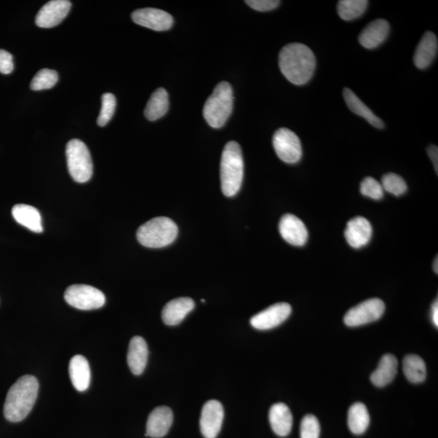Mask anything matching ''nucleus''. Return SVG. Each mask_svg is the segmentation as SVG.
Listing matches in <instances>:
<instances>
[{
  "label": "nucleus",
  "mask_w": 438,
  "mask_h": 438,
  "mask_svg": "<svg viewBox=\"0 0 438 438\" xmlns=\"http://www.w3.org/2000/svg\"><path fill=\"white\" fill-rule=\"evenodd\" d=\"M279 66L283 76L290 83L302 86L312 77L316 68V58L307 46L290 43L281 50Z\"/></svg>",
  "instance_id": "1"
},
{
  "label": "nucleus",
  "mask_w": 438,
  "mask_h": 438,
  "mask_svg": "<svg viewBox=\"0 0 438 438\" xmlns=\"http://www.w3.org/2000/svg\"><path fill=\"white\" fill-rule=\"evenodd\" d=\"M39 384L37 378L25 375L9 389L4 403V417L10 422H20L31 412L38 397Z\"/></svg>",
  "instance_id": "2"
},
{
  "label": "nucleus",
  "mask_w": 438,
  "mask_h": 438,
  "mask_svg": "<svg viewBox=\"0 0 438 438\" xmlns=\"http://www.w3.org/2000/svg\"><path fill=\"white\" fill-rule=\"evenodd\" d=\"M220 178L226 197L237 195L243 179V159L241 146L236 141H230L224 147L221 159Z\"/></svg>",
  "instance_id": "3"
},
{
  "label": "nucleus",
  "mask_w": 438,
  "mask_h": 438,
  "mask_svg": "<svg viewBox=\"0 0 438 438\" xmlns=\"http://www.w3.org/2000/svg\"><path fill=\"white\" fill-rule=\"evenodd\" d=\"M233 90L229 83L223 81L215 87L206 100L203 115L212 128H222L227 122L233 109Z\"/></svg>",
  "instance_id": "4"
},
{
  "label": "nucleus",
  "mask_w": 438,
  "mask_h": 438,
  "mask_svg": "<svg viewBox=\"0 0 438 438\" xmlns=\"http://www.w3.org/2000/svg\"><path fill=\"white\" fill-rule=\"evenodd\" d=\"M178 236V228L167 217H158L141 226L137 238L143 246L159 248L170 246Z\"/></svg>",
  "instance_id": "5"
},
{
  "label": "nucleus",
  "mask_w": 438,
  "mask_h": 438,
  "mask_svg": "<svg viewBox=\"0 0 438 438\" xmlns=\"http://www.w3.org/2000/svg\"><path fill=\"white\" fill-rule=\"evenodd\" d=\"M68 169L73 181L77 183L89 181L93 175V162L89 149L84 142L78 139L69 141L66 147Z\"/></svg>",
  "instance_id": "6"
},
{
  "label": "nucleus",
  "mask_w": 438,
  "mask_h": 438,
  "mask_svg": "<svg viewBox=\"0 0 438 438\" xmlns=\"http://www.w3.org/2000/svg\"><path fill=\"white\" fill-rule=\"evenodd\" d=\"M66 302L81 310H98L106 302L104 294L92 286L85 284L72 285L64 293Z\"/></svg>",
  "instance_id": "7"
},
{
  "label": "nucleus",
  "mask_w": 438,
  "mask_h": 438,
  "mask_svg": "<svg viewBox=\"0 0 438 438\" xmlns=\"http://www.w3.org/2000/svg\"><path fill=\"white\" fill-rule=\"evenodd\" d=\"M385 312V303L380 299L373 298L359 303L346 313L344 323L357 327L379 320Z\"/></svg>",
  "instance_id": "8"
},
{
  "label": "nucleus",
  "mask_w": 438,
  "mask_h": 438,
  "mask_svg": "<svg viewBox=\"0 0 438 438\" xmlns=\"http://www.w3.org/2000/svg\"><path fill=\"white\" fill-rule=\"evenodd\" d=\"M276 155L284 163H297L301 159L302 147L296 133L288 128H279L273 137Z\"/></svg>",
  "instance_id": "9"
},
{
  "label": "nucleus",
  "mask_w": 438,
  "mask_h": 438,
  "mask_svg": "<svg viewBox=\"0 0 438 438\" xmlns=\"http://www.w3.org/2000/svg\"><path fill=\"white\" fill-rule=\"evenodd\" d=\"M290 313H292V307L289 303H275L252 317L250 321L251 325L253 328L259 330L273 329L287 320Z\"/></svg>",
  "instance_id": "10"
},
{
  "label": "nucleus",
  "mask_w": 438,
  "mask_h": 438,
  "mask_svg": "<svg viewBox=\"0 0 438 438\" xmlns=\"http://www.w3.org/2000/svg\"><path fill=\"white\" fill-rule=\"evenodd\" d=\"M224 410L222 404L217 400H210L203 406L200 428L206 438H216L222 428Z\"/></svg>",
  "instance_id": "11"
},
{
  "label": "nucleus",
  "mask_w": 438,
  "mask_h": 438,
  "mask_svg": "<svg viewBox=\"0 0 438 438\" xmlns=\"http://www.w3.org/2000/svg\"><path fill=\"white\" fill-rule=\"evenodd\" d=\"M132 19L137 25L155 31L168 30L174 22L168 12L151 8L137 9L132 12Z\"/></svg>",
  "instance_id": "12"
},
{
  "label": "nucleus",
  "mask_w": 438,
  "mask_h": 438,
  "mask_svg": "<svg viewBox=\"0 0 438 438\" xmlns=\"http://www.w3.org/2000/svg\"><path fill=\"white\" fill-rule=\"evenodd\" d=\"M70 8L71 2L68 0H52L40 9L36 17V25L44 29L57 26L67 17Z\"/></svg>",
  "instance_id": "13"
},
{
  "label": "nucleus",
  "mask_w": 438,
  "mask_h": 438,
  "mask_svg": "<svg viewBox=\"0 0 438 438\" xmlns=\"http://www.w3.org/2000/svg\"><path fill=\"white\" fill-rule=\"evenodd\" d=\"M279 232L284 241L294 246H303L308 237L306 225L297 216L285 215L279 223Z\"/></svg>",
  "instance_id": "14"
},
{
  "label": "nucleus",
  "mask_w": 438,
  "mask_h": 438,
  "mask_svg": "<svg viewBox=\"0 0 438 438\" xmlns=\"http://www.w3.org/2000/svg\"><path fill=\"white\" fill-rule=\"evenodd\" d=\"M372 225L364 217H356L350 219L345 230V238L350 247L361 248L367 246L372 238Z\"/></svg>",
  "instance_id": "15"
},
{
  "label": "nucleus",
  "mask_w": 438,
  "mask_h": 438,
  "mask_svg": "<svg viewBox=\"0 0 438 438\" xmlns=\"http://www.w3.org/2000/svg\"><path fill=\"white\" fill-rule=\"evenodd\" d=\"M173 423V413L168 407L156 408L146 423V436L161 438L168 435Z\"/></svg>",
  "instance_id": "16"
},
{
  "label": "nucleus",
  "mask_w": 438,
  "mask_h": 438,
  "mask_svg": "<svg viewBox=\"0 0 438 438\" xmlns=\"http://www.w3.org/2000/svg\"><path fill=\"white\" fill-rule=\"evenodd\" d=\"M390 34L388 21L377 19L372 21L359 36V43L366 49H375L384 43Z\"/></svg>",
  "instance_id": "17"
},
{
  "label": "nucleus",
  "mask_w": 438,
  "mask_h": 438,
  "mask_svg": "<svg viewBox=\"0 0 438 438\" xmlns=\"http://www.w3.org/2000/svg\"><path fill=\"white\" fill-rule=\"evenodd\" d=\"M149 350L146 340L141 336L133 337L129 344L127 361L129 368L135 375L144 372L148 361Z\"/></svg>",
  "instance_id": "18"
},
{
  "label": "nucleus",
  "mask_w": 438,
  "mask_h": 438,
  "mask_svg": "<svg viewBox=\"0 0 438 438\" xmlns=\"http://www.w3.org/2000/svg\"><path fill=\"white\" fill-rule=\"evenodd\" d=\"M195 303L191 298L181 297L173 299L166 304L162 312L163 321L166 325L181 324L189 312L193 310Z\"/></svg>",
  "instance_id": "19"
},
{
  "label": "nucleus",
  "mask_w": 438,
  "mask_h": 438,
  "mask_svg": "<svg viewBox=\"0 0 438 438\" xmlns=\"http://www.w3.org/2000/svg\"><path fill=\"white\" fill-rule=\"evenodd\" d=\"M437 39L432 32H426L422 37L414 54V63L419 69L430 66L437 53Z\"/></svg>",
  "instance_id": "20"
},
{
  "label": "nucleus",
  "mask_w": 438,
  "mask_h": 438,
  "mask_svg": "<svg viewBox=\"0 0 438 438\" xmlns=\"http://www.w3.org/2000/svg\"><path fill=\"white\" fill-rule=\"evenodd\" d=\"M69 376L74 388L78 391H85L89 388L90 384V368L87 359L77 355L69 363Z\"/></svg>",
  "instance_id": "21"
},
{
  "label": "nucleus",
  "mask_w": 438,
  "mask_h": 438,
  "mask_svg": "<svg viewBox=\"0 0 438 438\" xmlns=\"http://www.w3.org/2000/svg\"><path fill=\"white\" fill-rule=\"evenodd\" d=\"M269 419L272 430L279 437H286L292 431L293 425L292 414L284 404L272 406Z\"/></svg>",
  "instance_id": "22"
},
{
  "label": "nucleus",
  "mask_w": 438,
  "mask_h": 438,
  "mask_svg": "<svg viewBox=\"0 0 438 438\" xmlns=\"http://www.w3.org/2000/svg\"><path fill=\"white\" fill-rule=\"evenodd\" d=\"M398 371V359L394 355L382 357L376 370L372 373L370 380L377 387H384L395 379Z\"/></svg>",
  "instance_id": "23"
},
{
  "label": "nucleus",
  "mask_w": 438,
  "mask_h": 438,
  "mask_svg": "<svg viewBox=\"0 0 438 438\" xmlns=\"http://www.w3.org/2000/svg\"><path fill=\"white\" fill-rule=\"evenodd\" d=\"M12 214L18 223L36 233L43 232L41 216L34 207L25 204L14 206Z\"/></svg>",
  "instance_id": "24"
},
{
  "label": "nucleus",
  "mask_w": 438,
  "mask_h": 438,
  "mask_svg": "<svg viewBox=\"0 0 438 438\" xmlns=\"http://www.w3.org/2000/svg\"><path fill=\"white\" fill-rule=\"evenodd\" d=\"M344 98L348 108L352 110V112L366 119L373 127L379 129L384 128V121H382L380 118H378L377 115L358 98L357 94H355L352 90L348 89V88H345L344 90Z\"/></svg>",
  "instance_id": "25"
},
{
  "label": "nucleus",
  "mask_w": 438,
  "mask_h": 438,
  "mask_svg": "<svg viewBox=\"0 0 438 438\" xmlns=\"http://www.w3.org/2000/svg\"><path fill=\"white\" fill-rule=\"evenodd\" d=\"M168 109V93L163 88H159L152 94L145 109V117L150 121H155L164 117Z\"/></svg>",
  "instance_id": "26"
},
{
  "label": "nucleus",
  "mask_w": 438,
  "mask_h": 438,
  "mask_svg": "<svg viewBox=\"0 0 438 438\" xmlns=\"http://www.w3.org/2000/svg\"><path fill=\"white\" fill-rule=\"evenodd\" d=\"M348 424L349 430L354 435H363L370 424V417L366 406L362 403L353 404L349 409Z\"/></svg>",
  "instance_id": "27"
},
{
  "label": "nucleus",
  "mask_w": 438,
  "mask_h": 438,
  "mask_svg": "<svg viewBox=\"0 0 438 438\" xmlns=\"http://www.w3.org/2000/svg\"><path fill=\"white\" fill-rule=\"evenodd\" d=\"M404 372L406 377L412 384H421L427 376L425 361L417 355H408L403 361Z\"/></svg>",
  "instance_id": "28"
},
{
  "label": "nucleus",
  "mask_w": 438,
  "mask_h": 438,
  "mask_svg": "<svg viewBox=\"0 0 438 438\" xmlns=\"http://www.w3.org/2000/svg\"><path fill=\"white\" fill-rule=\"evenodd\" d=\"M366 0H342L338 3V13L344 21H352L361 17L366 11Z\"/></svg>",
  "instance_id": "29"
},
{
  "label": "nucleus",
  "mask_w": 438,
  "mask_h": 438,
  "mask_svg": "<svg viewBox=\"0 0 438 438\" xmlns=\"http://www.w3.org/2000/svg\"><path fill=\"white\" fill-rule=\"evenodd\" d=\"M58 80L57 72L48 68L41 69L32 80L30 88L36 91L48 90L54 86Z\"/></svg>",
  "instance_id": "30"
},
{
  "label": "nucleus",
  "mask_w": 438,
  "mask_h": 438,
  "mask_svg": "<svg viewBox=\"0 0 438 438\" xmlns=\"http://www.w3.org/2000/svg\"><path fill=\"white\" fill-rule=\"evenodd\" d=\"M384 190L396 197L402 196L408 190L407 183L404 179L395 173L386 174L381 179Z\"/></svg>",
  "instance_id": "31"
},
{
  "label": "nucleus",
  "mask_w": 438,
  "mask_h": 438,
  "mask_svg": "<svg viewBox=\"0 0 438 438\" xmlns=\"http://www.w3.org/2000/svg\"><path fill=\"white\" fill-rule=\"evenodd\" d=\"M115 107H117V99L112 94H104L101 97V109L98 118V124L100 127L107 126L113 117Z\"/></svg>",
  "instance_id": "32"
},
{
  "label": "nucleus",
  "mask_w": 438,
  "mask_h": 438,
  "mask_svg": "<svg viewBox=\"0 0 438 438\" xmlns=\"http://www.w3.org/2000/svg\"><path fill=\"white\" fill-rule=\"evenodd\" d=\"M361 192L364 197L380 200L384 196V188L375 178L367 177L361 183Z\"/></svg>",
  "instance_id": "33"
},
{
  "label": "nucleus",
  "mask_w": 438,
  "mask_h": 438,
  "mask_svg": "<svg viewBox=\"0 0 438 438\" xmlns=\"http://www.w3.org/2000/svg\"><path fill=\"white\" fill-rule=\"evenodd\" d=\"M320 424L313 415L304 417L301 425V438H319Z\"/></svg>",
  "instance_id": "34"
},
{
  "label": "nucleus",
  "mask_w": 438,
  "mask_h": 438,
  "mask_svg": "<svg viewBox=\"0 0 438 438\" xmlns=\"http://www.w3.org/2000/svg\"><path fill=\"white\" fill-rule=\"evenodd\" d=\"M246 3L255 10L259 12L273 10L280 4V1L277 0H247Z\"/></svg>",
  "instance_id": "35"
},
{
  "label": "nucleus",
  "mask_w": 438,
  "mask_h": 438,
  "mask_svg": "<svg viewBox=\"0 0 438 438\" xmlns=\"http://www.w3.org/2000/svg\"><path fill=\"white\" fill-rule=\"evenodd\" d=\"M13 69L12 55L7 50L0 49V73L4 75L10 74Z\"/></svg>",
  "instance_id": "36"
},
{
  "label": "nucleus",
  "mask_w": 438,
  "mask_h": 438,
  "mask_svg": "<svg viewBox=\"0 0 438 438\" xmlns=\"http://www.w3.org/2000/svg\"><path fill=\"white\" fill-rule=\"evenodd\" d=\"M428 155L430 156V158L432 160L433 166H435V168L436 170V172L437 174V167H438V149L436 146H431L428 148Z\"/></svg>",
  "instance_id": "37"
},
{
  "label": "nucleus",
  "mask_w": 438,
  "mask_h": 438,
  "mask_svg": "<svg viewBox=\"0 0 438 438\" xmlns=\"http://www.w3.org/2000/svg\"><path fill=\"white\" fill-rule=\"evenodd\" d=\"M431 316H432V321L433 322V324H435V326L436 327H437L438 326V303H437V299H436V301L435 303H433V304H432Z\"/></svg>",
  "instance_id": "38"
},
{
  "label": "nucleus",
  "mask_w": 438,
  "mask_h": 438,
  "mask_svg": "<svg viewBox=\"0 0 438 438\" xmlns=\"http://www.w3.org/2000/svg\"><path fill=\"white\" fill-rule=\"evenodd\" d=\"M437 261H438V259H437V257L436 259H435V264H433V270H435V272L436 274L438 273V267H437L438 262H437Z\"/></svg>",
  "instance_id": "39"
}]
</instances>
